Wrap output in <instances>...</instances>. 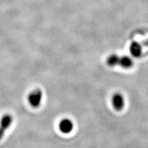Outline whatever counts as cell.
I'll list each match as a JSON object with an SVG mask.
<instances>
[{"label": "cell", "mask_w": 148, "mask_h": 148, "mask_svg": "<svg viewBox=\"0 0 148 148\" xmlns=\"http://www.w3.org/2000/svg\"><path fill=\"white\" fill-rule=\"evenodd\" d=\"M42 92L40 89H35L29 94L27 100L31 106L34 108H38L42 101Z\"/></svg>", "instance_id": "obj_1"}, {"label": "cell", "mask_w": 148, "mask_h": 148, "mask_svg": "<svg viewBox=\"0 0 148 148\" xmlns=\"http://www.w3.org/2000/svg\"><path fill=\"white\" fill-rule=\"evenodd\" d=\"M133 64H134V62L130 57L127 56H123L120 57L118 65H119L123 69H130V68L132 67Z\"/></svg>", "instance_id": "obj_6"}, {"label": "cell", "mask_w": 148, "mask_h": 148, "mask_svg": "<svg viewBox=\"0 0 148 148\" xmlns=\"http://www.w3.org/2000/svg\"><path fill=\"white\" fill-rule=\"evenodd\" d=\"M112 106L116 110L120 111L123 108L125 105L124 98L123 95L119 92H116L114 93L112 97Z\"/></svg>", "instance_id": "obj_4"}, {"label": "cell", "mask_w": 148, "mask_h": 148, "mask_svg": "<svg viewBox=\"0 0 148 148\" xmlns=\"http://www.w3.org/2000/svg\"><path fill=\"white\" fill-rule=\"evenodd\" d=\"M13 122V117L9 114H5L0 121V140L4 136L5 131L8 130Z\"/></svg>", "instance_id": "obj_2"}, {"label": "cell", "mask_w": 148, "mask_h": 148, "mask_svg": "<svg viewBox=\"0 0 148 148\" xmlns=\"http://www.w3.org/2000/svg\"><path fill=\"white\" fill-rule=\"evenodd\" d=\"M58 127L60 131L63 134H69L73 130V123L71 119L64 118L60 121L58 124Z\"/></svg>", "instance_id": "obj_3"}, {"label": "cell", "mask_w": 148, "mask_h": 148, "mask_svg": "<svg viewBox=\"0 0 148 148\" xmlns=\"http://www.w3.org/2000/svg\"><path fill=\"white\" fill-rule=\"evenodd\" d=\"M130 52L134 58H140L142 55L141 45L136 41L132 42L130 45Z\"/></svg>", "instance_id": "obj_5"}, {"label": "cell", "mask_w": 148, "mask_h": 148, "mask_svg": "<svg viewBox=\"0 0 148 148\" xmlns=\"http://www.w3.org/2000/svg\"><path fill=\"white\" fill-rule=\"evenodd\" d=\"M119 58L120 57L117 54H115V53L111 54L107 58L106 63L109 66L113 67V66H115L116 65L119 64Z\"/></svg>", "instance_id": "obj_7"}]
</instances>
